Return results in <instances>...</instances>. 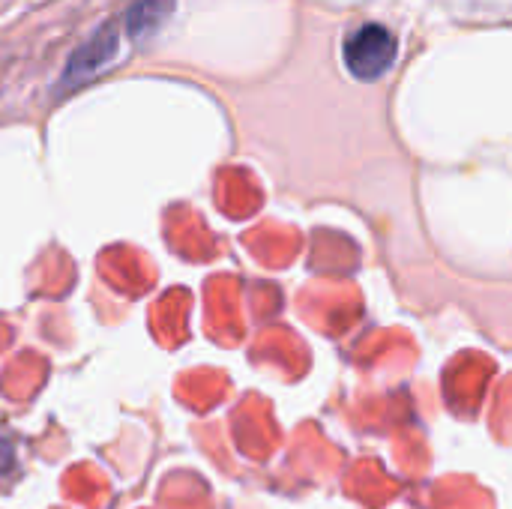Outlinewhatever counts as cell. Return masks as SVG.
Instances as JSON below:
<instances>
[{
	"label": "cell",
	"mask_w": 512,
	"mask_h": 509,
	"mask_svg": "<svg viewBox=\"0 0 512 509\" xmlns=\"http://www.w3.org/2000/svg\"><path fill=\"white\" fill-rule=\"evenodd\" d=\"M396 57H399V42L378 21H366V24L354 27L345 36V45H342L345 69L357 81H378V78H384L393 69Z\"/></svg>",
	"instance_id": "6da1fadb"
},
{
	"label": "cell",
	"mask_w": 512,
	"mask_h": 509,
	"mask_svg": "<svg viewBox=\"0 0 512 509\" xmlns=\"http://www.w3.org/2000/svg\"><path fill=\"white\" fill-rule=\"evenodd\" d=\"M117 48H120V36L114 30V21H108L78 51H72V57H69V63L63 69L60 87H78L81 81L102 72L117 57Z\"/></svg>",
	"instance_id": "7a4b0ae2"
},
{
	"label": "cell",
	"mask_w": 512,
	"mask_h": 509,
	"mask_svg": "<svg viewBox=\"0 0 512 509\" xmlns=\"http://www.w3.org/2000/svg\"><path fill=\"white\" fill-rule=\"evenodd\" d=\"M174 9V0H132L129 9H126V30L132 39H141V36H150L162 27V21L171 15Z\"/></svg>",
	"instance_id": "3957f363"
},
{
	"label": "cell",
	"mask_w": 512,
	"mask_h": 509,
	"mask_svg": "<svg viewBox=\"0 0 512 509\" xmlns=\"http://www.w3.org/2000/svg\"><path fill=\"white\" fill-rule=\"evenodd\" d=\"M15 465V450L9 441H0V474H6Z\"/></svg>",
	"instance_id": "277c9868"
}]
</instances>
